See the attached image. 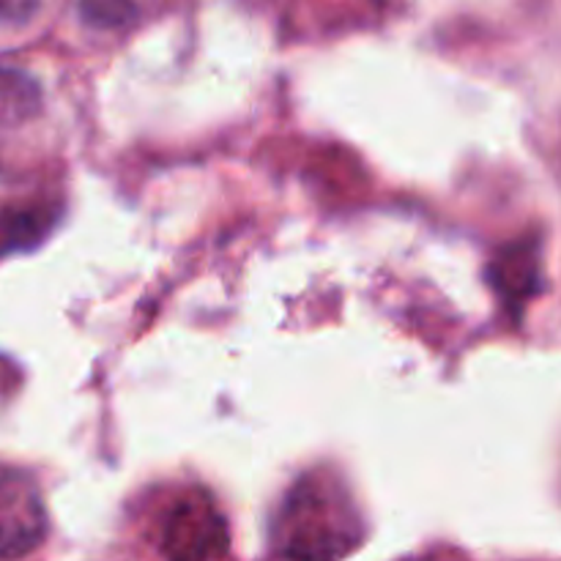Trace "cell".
I'll list each match as a JSON object with an SVG mask.
<instances>
[{
  "instance_id": "obj_1",
  "label": "cell",
  "mask_w": 561,
  "mask_h": 561,
  "mask_svg": "<svg viewBox=\"0 0 561 561\" xmlns=\"http://www.w3.org/2000/svg\"><path fill=\"white\" fill-rule=\"evenodd\" d=\"M362 518L332 474H307L277 515V553L299 559H337L359 548Z\"/></svg>"
},
{
  "instance_id": "obj_2",
  "label": "cell",
  "mask_w": 561,
  "mask_h": 561,
  "mask_svg": "<svg viewBox=\"0 0 561 561\" xmlns=\"http://www.w3.org/2000/svg\"><path fill=\"white\" fill-rule=\"evenodd\" d=\"M228 520L208 493H184L162 520L159 548L170 559H219L228 553Z\"/></svg>"
},
{
  "instance_id": "obj_3",
  "label": "cell",
  "mask_w": 561,
  "mask_h": 561,
  "mask_svg": "<svg viewBox=\"0 0 561 561\" xmlns=\"http://www.w3.org/2000/svg\"><path fill=\"white\" fill-rule=\"evenodd\" d=\"M49 529L36 482L20 471H0V559L36 551Z\"/></svg>"
},
{
  "instance_id": "obj_4",
  "label": "cell",
  "mask_w": 561,
  "mask_h": 561,
  "mask_svg": "<svg viewBox=\"0 0 561 561\" xmlns=\"http://www.w3.org/2000/svg\"><path fill=\"white\" fill-rule=\"evenodd\" d=\"M42 113V88L25 71L0 64V131H14Z\"/></svg>"
},
{
  "instance_id": "obj_5",
  "label": "cell",
  "mask_w": 561,
  "mask_h": 561,
  "mask_svg": "<svg viewBox=\"0 0 561 561\" xmlns=\"http://www.w3.org/2000/svg\"><path fill=\"white\" fill-rule=\"evenodd\" d=\"M49 230V211L38 206L0 208V255L11 250H25Z\"/></svg>"
},
{
  "instance_id": "obj_6",
  "label": "cell",
  "mask_w": 561,
  "mask_h": 561,
  "mask_svg": "<svg viewBox=\"0 0 561 561\" xmlns=\"http://www.w3.org/2000/svg\"><path fill=\"white\" fill-rule=\"evenodd\" d=\"M493 274H496V288L504 296H510V299H526L537 288L535 252L515 244L513 250L499 255V261L493 263Z\"/></svg>"
},
{
  "instance_id": "obj_7",
  "label": "cell",
  "mask_w": 561,
  "mask_h": 561,
  "mask_svg": "<svg viewBox=\"0 0 561 561\" xmlns=\"http://www.w3.org/2000/svg\"><path fill=\"white\" fill-rule=\"evenodd\" d=\"M77 5L96 27H124L137 16V0H77Z\"/></svg>"
},
{
  "instance_id": "obj_8",
  "label": "cell",
  "mask_w": 561,
  "mask_h": 561,
  "mask_svg": "<svg viewBox=\"0 0 561 561\" xmlns=\"http://www.w3.org/2000/svg\"><path fill=\"white\" fill-rule=\"evenodd\" d=\"M38 0H0V27H20L33 20Z\"/></svg>"
}]
</instances>
